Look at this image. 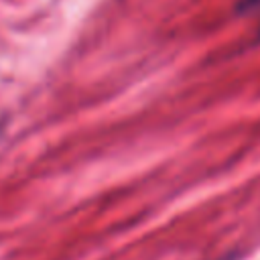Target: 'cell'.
<instances>
[{
    "label": "cell",
    "instance_id": "6da1fadb",
    "mask_svg": "<svg viewBox=\"0 0 260 260\" xmlns=\"http://www.w3.org/2000/svg\"><path fill=\"white\" fill-rule=\"evenodd\" d=\"M258 37H260V32H258Z\"/></svg>",
    "mask_w": 260,
    "mask_h": 260
}]
</instances>
